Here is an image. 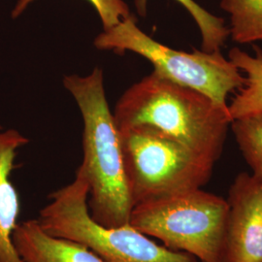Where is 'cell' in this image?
<instances>
[{
	"label": "cell",
	"mask_w": 262,
	"mask_h": 262,
	"mask_svg": "<svg viewBox=\"0 0 262 262\" xmlns=\"http://www.w3.org/2000/svg\"><path fill=\"white\" fill-rule=\"evenodd\" d=\"M94 46L102 51L131 52L143 56L159 75L205 94L224 107L228 106V94L243 88L246 82L243 73L221 50L187 53L164 46L142 31L133 16L103 30L94 39Z\"/></svg>",
	"instance_id": "6"
},
{
	"label": "cell",
	"mask_w": 262,
	"mask_h": 262,
	"mask_svg": "<svg viewBox=\"0 0 262 262\" xmlns=\"http://www.w3.org/2000/svg\"><path fill=\"white\" fill-rule=\"evenodd\" d=\"M34 0H19L12 11V18L16 19ZM97 12L104 30L113 28L131 17L129 7L123 0H88Z\"/></svg>",
	"instance_id": "14"
},
{
	"label": "cell",
	"mask_w": 262,
	"mask_h": 262,
	"mask_svg": "<svg viewBox=\"0 0 262 262\" xmlns=\"http://www.w3.org/2000/svg\"><path fill=\"white\" fill-rule=\"evenodd\" d=\"M114 118L118 129L150 126L215 162L232 122L228 107L155 71L125 91Z\"/></svg>",
	"instance_id": "2"
},
{
	"label": "cell",
	"mask_w": 262,
	"mask_h": 262,
	"mask_svg": "<svg viewBox=\"0 0 262 262\" xmlns=\"http://www.w3.org/2000/svg\"><path fill=\"white\" fill-rule=\"evenodd\" d=\"M63 85L83 117L84 157L76 173L82 175L89 186L91 215L108 227L127 225L134 205L120 131L106 97L103 72L95 67L89 75H67Z\"/></svg>",
	"instance_id": "1"
},
{
	"label": "cell",
	"mask_w": 262,
	"mask_h": 262,
	"mask_svg": "<svg viewBox=\"0 0 262 262\" xmlns=\"http://www.w3.org/2000/svg\"><path fill=\"white\" fill-rule=\"evenodd\" d=\"M12 240L23 262H104L82 244L48 234L37 220L17 225Z\"/></svg>",
	"instance_id": "9"
},
{
	"label": "cell",
	"mask_w": 262,
	"mask_h": 262,
	"mask_svg": "<svg viewBox=\"0 0 262 262\" xmlns=\"http://www.w3.org/2000/svg\"><path fill=\"white\" fill-rule=\"evenodd\" d=\"M227 211L226 199L196 188L135 205L129 224L170 250L219 262Z\"/></svg>",
	"instance_id": "5"
},
{
	"label": "cell",
	"mask_w": 262,
	"mask_h": 262,
	"mask_svg": "<svg viewBox=\"0 0 262 262\" xmlns=\"http://www.w3.org/2000/svg\"><path fill=\"white\" fill-rule=\"evenodd\" d=\"M133 205L201 188L215 161L150 126L119 129Z\"/></svg>",
	"instance_id": "4"
},
{
	"label": "cell",
	"mask_w": 262,
	"mask_h": 262,
	"mask_svg": "<svg viewBox=\"0 0 262 262\" xmlns=\"http://www.w3.org/2000/svg\"><path fill=\"white\" fill-rule=\"evenodd\" d=\"M229 15V36L239 44L262 41V0H221Z\"/></svg>",
	"instance_id": "11"
},
{
	"label": "cell",
	"mask_w": 262,
	"mask_h": 262,
	"mask_svg": "<svg viewBox=\"0 0 262 262\" xmlns=\"http://www.w3.org/2000/svg\"><path fill=\"white\" fill-rule=\"evenodd\" d=\"M28 143V138L16 129L0 130V262H23L12 240L19 225L20 204L10 176L17 151Z\"/></svg>",
	"instance_id": "8"
},
{
	"label": "cell",
	"mask_w": 262,
	"mask_h": 262,
	"mask_svg": "<svg viewBox=\"0 0 262 262\" xmlns=\"http://www.w3.org/2000/svg\"><path fill=\"white\" fill-rule=\"evenodd\" d=\"M230 126L252 174L262 180V114L234 120Z\"/></svg>",
	"instance_id": "13"
},
{
	"label": "cell",
	"mask_w": 262,
	"mask_h": 262,
	"mask_svg": "<svg viewBox=\"0 0 262 262\" xmlns=\"http://www.w3.org/2000/svg\"><path fill=\"white\" fill-rule=\"evenodd\" d=\"M254 50L253 56L238 48L231 49L228 53V59L246 74L243 88L227 106L232 121L262 114V51L258 47Z\"/></svg>",
	"instance_id": "10"
},
{
	"label": "cell",
	"mask_w": 262,
	"mask_h": 262,
	"mask_svg": "<svg viewBox=\"0 0 262 262\" xmlns=\"http://www.w3.org/2000/svg\"><path fill=\"white\" fill-rule=\"evenodd\" d=\"M186 8L189 15L196 23L201 35V47L205 52L221 50L229 37V28L225 19L217 17L203 8L194 0H176ZM148 0H135V6L138 13L144 16L147 11Z\"/></svg>",
	"instance_id": "12"
},
{
	"label": "cell",
	"mask_w": 262,
	"mask_h": 262,
	"mask_svg": "<svg viewBox=\"0 0 262 262\" xmlns=\"http://www.w3.org/2000/svg\"><path fill=\"white\" fill-rule=\"evenodd\" d=\"M88 197L86 181L76 173L72 183L50 195V203L40 210L39 225L48 234L84 245L104 262H198L191 254L156 243L130 224H98L91 215Z\"/></svg>",
	"instance_id": "3"
},
{
	"label": "cell",
	"mask_w": 262,
	"mask_h": 262,
	"mask_svg": "<svg viewBox=\"0 0 262 262\" xmlns=\"http://www.w3.org/2000/svg\"><path fill=\"white\" fill-rule=\"evenodd\" d=\"M219 262H262V180L240 173L229 188Z\"/></svg>",
	"instance_id": "7"
},
{
	"label": "cell",
	"mask_w": 262,
	"mask_h": 262,
	"mask_svg": "<svg viewBox=\"0 0 262 262\" xmlns=\"http://www.w3.org/2000/svg\"><path fill=\"white\" fill-rule=\"evenodd\" d=\"M1 129H2V128H1V125H0V130H1Z\"/></svg>",
	"instance_id": "15"
}]
</instances>
